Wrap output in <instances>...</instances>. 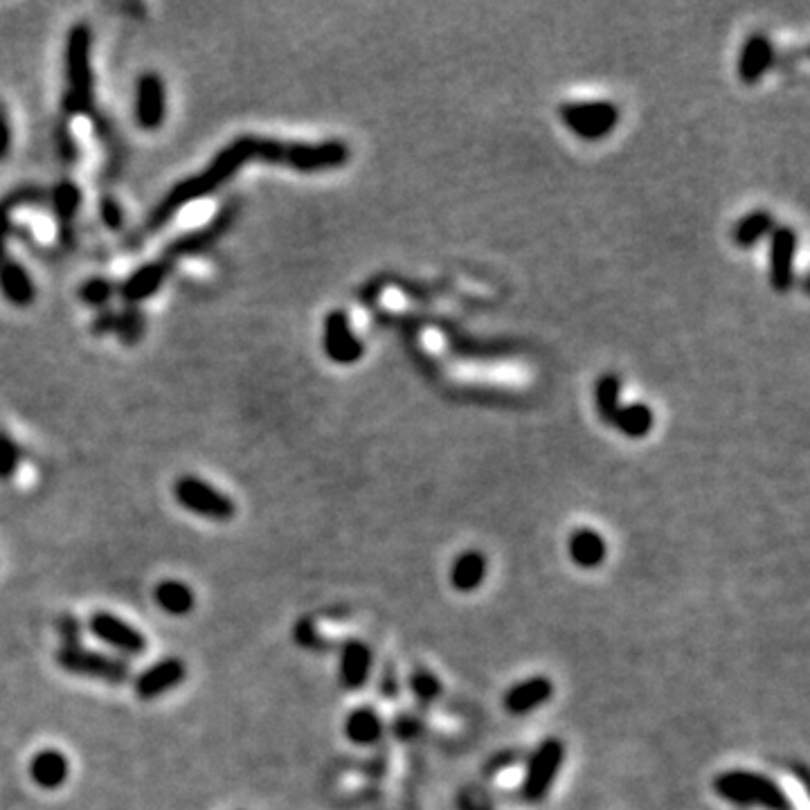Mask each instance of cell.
Returning <instances> with one entry per match:
<instances>
[{
  "label": "cell",
  "mask_w": 810,
  "mask_h": 810,
  "mask_svg": "<svg viewBox=\"0 0 810 810\" xmlns=\"http://www.w3.org/2000/svg\"><path fill=\"white\" fill-rule=\"evenodd\" d=\"M295 639L300 642V646L311 648V651H315V646H322V639L318 635V630H315L311 619H302L300 624H297Z\"/></svg>",
  "instance_id": "obj_36"
},
{
  "label": "cell",
  "mask_w": 810,
  "mask_h": 810,
  "mask_svg": "<svg viewBox=\"0 0 810 810\" xmlns=\"http://www.w3.org/2000/svg\"><path fill=\"white\" fill-rule=\"evenodd\" d=\"M408 689L421 705H435L441 693H444V684H441L437 673L428 669H414L408 678Z\"/></svg>",
  "instance_id": "obj_29"
},
{
  "label": "cell",
  "mask_w": 810,
  "mask_h": 810,
  "mask_svg": "<svg viewBox=\"0 0 810 810\" xmlns=\"http://www.w3.org/2000/svg\"><path fill=\"white\" fill-rule=\"evenodd\" d=\"M351 158V149L342 140L327 142H295V140H277L261 138V135H239L232 142L216 153L203 171L194 176H187L169 189L167 196L153 207L149 219L144 221L142 232L153 234L174 219L176 212L192 205L201 198L214 194L225 183L239 174V171L252 160L264 162V165L284 167L297 171V174H324L345 167ZM142 234V237H144Z\"/></svg>",
  "instance_id": "obj_1"
},
{
  "label": "cell",
  "mask_w": 810,
  "mask_h": 810,
  "mask_svg": "<svg viewBox=\"0 0 810 810\" xmlns=\"http://www.w3.org/2000/svg\"><path fill=\"white\" fill-rule=\"evenodd\" d=\"M655 414L644 403H630L621 405L619 412L612 419V426H615L621 435L628 439H642L648 432L653 430Z\"/></svg>",
  "instance_id": "obj_26"
},
{
  "label": "cell",
  "mask_w": 810,
  "mask_h": 810,
  "mask_svg": "<svg viewBox=\"0 0 810 810\" xmlns=\"http://www.w3.org/2000/svg\"><path fill=\"white\" fill-rule=\"evenodd\" d=\"M63 88L61 108L66 117H88L95 111L93 75V30L86 23L72 25L63 48Z\"/></svg>",
  "instance_id": "obj_2"
},
{
  "label": "cell",
  "mask_w": 810,
  "mask_h": 810,
  "mask_svg": "<svg viewBox=\"0 0 810 810\" xmlns=\"http://www.w3.org/2000/svg\"><path fill=\"white\" fill-rule=\"evenodd\" d=\"M167 120V84L158 72H144L135 86V122L142 131H158Z\"/></svg>",
  "instance_id": "obj_11"
},
{
  "label": "cell",
  "mask_w": 810,
  "mask_h": 810,
  "mask_svg": "<svg viewBox=\"0 0 810 810\" xmlns=\"http://www.w3.org/2000/svg\"><path fill=\"white\" fill-rule=\"evenodd\" d=\"M115 327H117V313L106 306V309L97 313V318L90 324V331H93L95 336H108V333H115Z\"/></svg>",
  "instance_id": "obj_38"
},
{
  "label": "cell",
  "mask_w": 810,
  "mask_h": 810,
  "mask_svg": "<svg viewBox=\"0 0 810 810\" xmlns=\"http://www.w3.org/2000/svg\"><path fill=\"white\" fill-rule=\"evenodd\" d=\"M153 601H156V606L162 612H167L171 617H187L196 606L194 590L187 583L176 579L160 581L156 590H153Z\"/></svg>",
  "instance_id": "obj_25"
},
{
  "label": "cell",
  "mask_w": 810,
  "mask_h": 810,
  "mask_svg": "<svg viewBox=\"0 0 810 810\" xmlns=\"http://www.w3.org/2000/svg\"><path fill=\"white\" fill-rule=\"evenodd\" d=\"M48 203L52 205L54 214H57V219L61 223V239L70 243V230H72V221H75L77 212L81 210V203H84V194H81V187L75 183V180L70 178H63L59 180L57 185L52 187V194L48 196Z\"/></svg>",
  "instance_id": "obj_22"
},
{
  "label": "cell",
  "mask_w": 810,
  "mask_h": 810,
  "mask_svg": "<svg viewBox=\"0 0 810 810\" xmlns=\"http://www.w3.org/2000/svg\"><path fill=\"white\" fill-rule=\"evenodd\" d=\"M144 329H147V320H144L140 306L129 304L124 311L117 313L115 333L120 336L124 345H135L144 336Z\"/></svg>",
  "instance_id": "obj_31"
},
{
  "label": "cell",
  "mask_w": 810,
  "mask_h": 810,
  "mask_svg": "<svg viewBox=\"0 0 810 810\" xmlns=\"http://www.w3.org/2000/svg\"><path fill=\"white\" fill-rule=\"evenodd\" d=\"M772 63H774V45L768 39V34L754 32L750 39L745 41L741 57H738L736 63L738 79H741L743 84L752 86L756 81L763 79L765 72L772 68Z\"/></svg>",
  "instance_id": "obj_18"
},
{
  "label": "cell",
  "mask_w": 810,
  "mask_h": 810,
  "mask_svg": "<svg viewBox=\"0 0 810 810\" xmlns=\"http://www.w3.org/2000/svg\"><path fill=\"white\" fill-rule=\"evenodd\" d=\"M322 349L336 365H354L363 358L365 345L351 329V320L345 311H331L324 318Z\"/></svg>",
  "instance_id": "obj_9"
},
{
  "label": "cell",
  "mask_w": 810,
  "mask_h": 810,
  "mask_svg": "<svg viewBox=\"0 0 810 810\" xmlns=\"http://www.w3.org/2000/svg\"><path fill=\"white\" fill-rule=\"evenodd\" d=\"M374 666V653L365 642L360 639H347L340 646V660H338V680L349 691H360L367 687L369 675H372Z\"/></svg>",
  "instance_id": "obj_16"
},
{
  "label": "cell",
  "mask_w": 810,
  "mask_h": 810,
  "mask_svg": "<svg viewBox=\"0 0 810 810\" xmlns=\"http://www.w3.org/2000/svg\"><path fill=\"white\" fill-rule=\"evenodd\" d=\"M795 255L797 232L788 225H779L770 232V286L777 293H788L795 284Z\"/></svg>",
  "instance_id": "obj_12"
},
{
  "label": "cell",
  "mask_w": 810,
  "mask_h": 810,
  "mask_svg": "<svg viewBox=\"0 0 810 810\" xmlns=\"http://www.w3.org/2000/svg\"><path fill=\"white\" fill-rule=\"evenodd\" d=\"M90 633H93L99 642H104L106 646H113L115 651H120L126 657H140L147 653V637H144L138 628L126 624L124 619H120L113 612L97 610L88 621Z\"/></svg>",
  "instance_id": "obj_10"
},
{
  "label": "cell",
  "mask_w": 810,
  "mask_h": 810,
  "mask_svg": "<svg viewBox=\"0 0 810 810\" xmlns=\"http://www.w3.org/2000/svg\"><path fill=\"white\" fill-rule=\"evenodd\" d=\"M619 396H621L619 376H615V374L601 376L597 387H594V403H597V412H599L601 421L608 423V426H612V419H615V414L621 408Z\"/></svg>",
  "instance_id": "obj_28"
},
{
  "label": "cell",
  "mask_w": 810,
  "mask_h": 810,
  "mask_svg": "<svg viewBox=\"0 0 810 810\" xmlns=\"http://www.w3.org/2000/svg\"><path fill=\"white\" fill-rule=\"evenodd\" d=\"M171 273H174V266L158 257L149 261V264L140 266L138 270H133V273L124 279L122 286H117V293L124 297L126 304L138 306L140 302L156 295Z\"/></svg>",
  "instance_id": "obj_15"
},
{
  "label": "cell",
  "mask_w": 810,
  "mask_h": 810,
  "mask_svg": "<svg viewBox=\"0 0 810 810\" xmlns=\"http://www.w3.org/2000/svg\"><path fill=\"white\" fill-rule=\"evenodd\" d=\"M0 293L5 300L14 306H30L36 297V288L30 273H27L21 261L3 259L0 261Z\"/></svg>",
  "instance_id": "obj_21"
},
{
  "label": "cell",
  "mask_w": 810,
  "mask_h": 810,
  "mask_svg": "<svg viewBox=\"0 0 810 810\" xmlns=\"http://www.w3.org/2000/svg\"><path fill=\"white\" fill-rule=\"evenodd\" d=\"M57 664L66 673L113 684V687H120V684L131 680L129 662L122 660V657L90 651L81 644L61 646L57 651Z\"/></svg>",
  "instance_id": "obj_6"
},
{
  "label": "cell",
  "mask_w": 810,
  "mask_h": 810,
  "mask_svg": "<svg viewBox=\"0 0 810 810\" xmlns=\"http://www.w3.org/2000/svg\"><path fill=\"white\" fill-rule=\"evenodd\" d=\"M385 734V723L374 707H356L345 720V736L354 745H376Z\"/></svg>",
  "instance_id": "obj_24"
},
{
  "label": "cell",
  "mask_w": 810,
  "mask_h": 810,
  "mask_svg": "<svg viewBox=\"0 0 810 810\" xmlns=\"http://www.w3.org/2000/svg\"><path fill=\"white\" fill-rule=\"evenodd\" d=\"M486 574H489V561H486V556L480 549H464L462 554H457L453 565H450L448 581L453 585V590L471 594L482 588Z\"/></svg>",
  "instance_id": "obj_19"
},
{
  "label": "cell",
  "mask_w": 810,
  "mask_h": 810,
  "mask_svg": "<svg viewBox=\"0 0 810 810\" xmlns=\"http://www.w3.org/2000/svg\"><path fill=\"white\" fill-rule=\"evenodd\" d=\"M171 493H174V500L180 507L194 513L198 518L228 522L237 516V504H234L230 495H225L216 486L196 475H180L174 486H171Z\"/></svg>",
  "instance_id": "obj_5"
},
{
  "label": "cell",
  "mask_w": 810,
  "mask_h": 810,
  "mask_svg": "<svg viewBox=\"0 0 810 810\" xmlns=\"http://www.w3.org/2000/svg\"><path fill=\"white\" fill-rule=\"evenodd\" d=\"M70 763L66 754L54 747L39 750L30 761V779L43 790H57L68 781Z\"/></svg>",
  "instance_id": "obj_20"
},
{
  "label": "cell",
  "mask_w": 810,
  "mask_h": 810,
  "mask_svg": "<svg viewBox=\"0 0 810 810\" xmlns=\"http://www.w3.org/2000/svg\"><path fill=\"white\" fill-rule=\"evenodd\" d=\"M565 763V743L556 736H547L540 741L534 752L527 756L525 777L520 781V799L525 804H540L558 779Z\"/></svg>",
  "instance_id": "obj_4"
},
{
  "label": "cell",
  "mask_w": 810,
  "mask_h": 810,
  "mask_svg": "<svg viewBox=\"0 0 810 810\" xmlns=\"http://www.w3.org/2000/svg\"><path fill=\"white\" fill-rule=\"evenodd\" d=\"M419 718H412V716H401L399 720H396L394 723V734L399 736V738H403V741H410V738H414L417 736V732H419Z\"/></svg>",
  "instance_id": "obj_40"
},
{
  "label": "cell",
  "mask_w": 810,
  "mask_h": 810,
  "mask_svg": "<svg viewBox=\"0 0 810 810\" xmlns=\"http://www.w3.org/2000/svg\"><path fill=\"white\" fill-rule=\"evenodd\" d=\"M99 216H102V223L108 230H120L124 223V210L120 201L108 194L102 196V201H99Z\"/></svg>",
  "instance_id": "obj_34"
},
{
  "label": "cell",
  "mask_w": 810,
  "mask_h": 810,
  "mask_svg": "<svg viewBox=\"0 0 810 810\" xmlns=\"http://www.w3.org/2000/svg\"><path fill=\"white\" fill-rule=\"evenodd\" d=\"M9 151H12V122L5 102H0V160L7 158Z\"/></svg>",
  "instance_id": "obj_37"
},
{
  "label": "cell",
  "mask_w": 810,
  "mask_h": 810,
  "mask_svg": "<svg viewBox=\"0 0 810 810\" xmlns=\"http://www.w3.org/2000/svg\"><path fill=\"white\" fill-rule=\"evenodd\" d=\"M567 556L579 570H599L608 558V543L601 531L592 527L574 529L567 538Z\"/></svg>",
  "instance_id": "obj_17"
},
{
  "label": "cell",
  "mask_w": 810,
  "mask_h": 810,
  "mask_svg": "<svg viewBox=\"0 0 810 810\" xmlns=\"http://www.w3.org/2000/svg\"><path fill=\"white\" fill-rule=\"evenodd\" d=\"M54 142H57V153L59 158L66 162V165H77L79 160V147H77V140L75 135H72L70 126L63 122L59 124L57 133H54Z\"/></svg>",
  "instance_id": "obj_33"
},
{
  "label": "cell",
  "mask_w": 810,
  "mask_h": 810,
  "mask_svg": "<svg viewBox=\"0 0 810 810\" xmlns=\"http://www.w3.org/2000/svg\"><path fill=\"white\" fill-rule=\"evenodd\" d=\"M558 115L579 138L601 140L615 131L619 106L612 102H565L558 106Z\"/></svg>",
  "instance_id": "obj_8"
},
{
  "label": "cell",
  "mask_w": 810,
  "mask_h": 810,
  "mask_svg": "<svg viewBox=\"0 0 810 810\" xmlns=\"http://www.w3.org/2000/svg\"><path fill=\"white\" fill-rule=\"evenodd\" d=\"M239 210H241L239 198L237 201H228L214 214V219L210 223L203 225L201 230H194L185 234V237L171 241L160 257L176 268L178 261H183L187 257H198L203 255V252L212 250L216 243L223 239V234L232 228L234 221H237Z\"/></svg>",
  "instance_id": "obj_7"
},
{
  "label": "cell",
  "mask_w": 810,
  "mask_h": 810,
  "mask_svg": "<svg viewBox=\"0 0 810 810\" xmlns=\"http://www.w3.org/2000/svg\"><path fill=\"white\" fill-rule=\"evenodd\" d=\"M518 759H520V752H516V750L498 752V754H495L493 759L489 761V765H484V772H489L491 777H495V774H498L500 770L511 768V765H516Z\"/></svg>",
  "instance_id": "obj_39"
},
{
  "label": "cell",
  "mask_w": 810,
  "mask_h": 810,
  "mask_svg": "<svg viewBox=\"0 0 810 810\" xmlns=\"http://www.w3.org/2000/svg\"><path fill=\"white\" fill-rule=\"evenodd\" d=\"M774 230V219L768 210L745 214L732 228V241L738 248H752Z\"/></svg>",
  "instance_id": "obj_27"
},
{
  "label": "cell",
  "mask_w": 810,
  "mask_h": 810,
  "mask_svg": "<svg viewBox=\"0 0 810 810\" xmlns=\"http://www.w3.org/2000/svg\"><path fill=\"white\" fill-rule=\"evenodd\" d=\"M48 203V192L36 185H23L0 198V261L5 259V246L12 230V212L18 207H34Z\"/></svg>",
  "instance_id": "obj_23"
},
{
  "label": "cell",
  "mask_w": 810,
  "mask_h": 810,
  "mask_svg": "<svg viewBox=\"0 0 810 810\" xmlns=\"http://www.w3.org/2000/svg\"><path fill=\"white\" fill-rule=\"evenodd\" d=\"M714 792L727 804L763 810H795L790 797L768 774L754 770H725L716 774Z\"/></svg>",
  "instance_id": "obj_3"
},
{
  "label": "cell",
  "mask_w": 810,
  "mask_h": 810,
  "mask_svg": "<svg viewBox=\"0 0 810 810\" xmlns=\"http://www.w3.org/2000/svg\"><path fill=\"white\" fill-rule=\"evenodd\" d=\"M187 678V664L180 657H165V660L153 662L149 669H144L133 682L135 696L149 702L165 693L174 691Z\"/></svg>",
  "instance_id": "obj_13"
},
{
  "label": "cell",
  "mask_w": 810,
  "mask_h": 810,
  "mask_svg": "<svg viewBox=\"0 0 810 810\" xmlns=\"http://www.w3.org/2000/svg\"><path fill=\"white\" fill-rule=\"evenodd\" d=\"M554 682L547 675H531L513 684L502 696V707L511 716H527L554 698Z\"/></svg>",
  "instance_id": "obj_14"
},
{
  "label": "cell",
  "mask_w": 810,
  "mask_h": 810,
  "mask_svg": "<svg viewBox=\"0 0 810 810\" xmlns=\"http://www.w3.org/2000/svg\"><path fill=\"white\" fill-rule=\"evenodd\" d=\"M23 462V448L7 435L0 432V480H12Z\"/></svg>",
  "instance_id": "obj_32"
},
{
  "label": "cell",
  "mask_w": 810,
  "mask_h": 810,
  "mask_svg": "<svg viewBox=\"0 0 810 810\" xmlns=\"http://www.w3.org/2000/svg\"><path fill=\"white\" fill-rule=\"evenodd\" d=\"M115 293H117V284L111 282V279L90 277L79 286L77 295L86 306H93V309H106V304H111Z\"/></svg>",
  "instance_id": "obj_30"
},
{
  "label": "cell",
  "mask_w": 810,
  "mask_h": 810,
  "mask_svg": "<svg viewBox=\"0 0 810 810\" xmlns=\"http://www.w3.org/2000/svg\"><path fill=\"white\" fill-rule=\"evenodd\" d=\"M57 633L61 637V646L81 644V621L72 615H61L57 619Z\"/></svg>",
  "instance_id": "obj_35"
}]
</instances>
